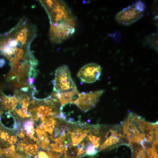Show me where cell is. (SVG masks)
Here are the masks:
<instances>
[{
    "instance_id": "obj_6",
    "label": "cell",
    "mask_w": 158,
    "mask_h": 158,
    "mask_svg": "<svg viewBox=\"0 0 158 158\" xmlns=\"http://www.w3.org/2000/svg\"><path fill=\"white\" fill-rule=\"evenodd\" d=\"M104 92V90H101L88 92H79L73 103L82 111H87L95 107Z\"/></svg>"
},
{
    "instance_id": "obj_7",
    "label": "cell",
    "mask_w": 158,
    "mask_h": 158,
    "mask_svg": "<svg viewBox=\"0 0 158 158\" xmlns=\"http://www.w3.org/2000/svg\"><path fill=\"white\" fill-rule=\"evenodd\" d=\"M143 16V12L138 11L133 3L118 12L115 16V19L119 24L128 26L141 18Z\"/></svg>"
},
{
    "instance_id": "obj_17",
    "label": "cell",
    "mask_w": 158,
    "mask_h": 158,
    "mask_svg": "<svg viewBox=\"0 0 158 158\" xmlns=\"http://www.w3.org/2000/svg\"><path fill=\"white\" fill-rule=\"evenodd\" d=\"M1 101L4 107L8 111H12L16 105L10 99L8 96L2 93Z\"/></svg>"
},
{
    "instance_id": "obj_18",
    "label": "cell",
    "mask_w": 158,
    "mask_h": 158,
    "mask_svg": "<svg viewBox=\"0 0 158 158\" xmlns=\"http://www.w3.org/2000/svg\"><path fill=\"white\" fill-rule=\"evenodd\" d=\"M147 41L149 45L155 50H158L157 34L154 33L147 37Z\"/></svg>"
},
{
    "instance_id": "obj_1",
    "label": "cell",
    "mask_w": 158,
    "mask_h": 158,
    "mask_svg": "<svg viewBox=\"0 0 158 158\" xmlns=\"http://www.w3.org/2000/svg\"><path fill=\"white\" fill-rule=\"evenodd\" d=\"M7 32L18 42L20 48H30L31 43L36 36V27L25 19L21 20Z\"/></svg>"
},
{
    "instance_id": "obj_19",
    "label": "cell",
    "mask_w": 158,
    "mask_h": 158,
    "mask_svg": "<svg viewBox=\"0 0 158 158\" xmlns=\"http://www.w3.org/2000/svg\"><path fill=\"white\" fill-rule=\"evenodd\" d=\"M56 0H41L40 2L48 14L55 4Z\"/></svg>"
},
{
    "instance_id": "obj_4",
    "label": "cell",
    "mask_w": 158,
    "mask_h": 158,
    "mask_svg": "<svg viewBox=\"0 0 158 158\" xmlns=\"http://www.w3.org/2000/svg\"><path fill=\"white\" fill-rule=\"evenodd\" d=\"M123 135L129 142L145 144L144 136L138 129L133 118V113H129L122 125Z\"/></svg>"
},
{
    "instance_id": "obj_21",
    "label": "cell",
    "mask_w": 158,
    "mask_h": 158,
    "mask_svg": "<svg viewBox=\"0 0 158 158\" xmlns=\"http://www.w3.org/2000/svg\"><path fill=\"white\" fill-rule=\"evenodd\" d=\"M38 154L35 158H49L48 155L44 152L40 151Z\"/></svg>"
},
{
    "instance_id": "obj_9",
    "label": "cell",
    "mask_w": 158,
    "mask_h": 158,
    "mask_svg": "<svg viewBox=\"0 0 158 158\" xmlns=\"http://www.w3.org/2000/svg\"><path fill=\"white\" fill-rule=\"evenodd\" d=\"M116 128H113L108 130L107 138L100 146L99 151L112 148L125 144L126 138Z\"/></svg>"
},
{
    "instance_id": "obj_22",
    "label": "cell",
    "mask_w": 158,
    "mask_h": 158,
    "mask_svg": "<svg viewBox=\"0 0 158 158\" xmlns=\"http://www.w3.org/2000/svg\"><path fill=\"white\" fill-rule=\"evenodd\" d=\"M35 78L32 77L28 78L27 80V83L29 86L33 85V84L35 83Z\"/></svg>"
},
{
    "instance_id": "obj_8",
    "label": "cell",
    "mask_w": 158,
    "mask_h": 158,
    "mask_svg": "<svg viewBox=\"0 0 158 158\" xmlns=\"http://www.w3.org/2000/svg\"><path fill=\"white\" fill-rule=\"evenodd\" d=\"M102 70V67L98 64L90 63L81 68L77 76L82 82L92 83L100 79Z\"/></svg>"
},
{
    "instance_id": "obj_2",
    "label": "cell",
    "mask_w": 158,
    "mask_h": 158,
    "mask_svg": "<svg viewBox=\"0 0 158 158\" xmlns=\"http://www.w3.org/2000/svg\"><path fill=\"white\" fill-rule=\"evenodd\" d=\"M52 83L54 86V92L56 93L69 91L77 88L68 67L66 65H63L56 69Z\"/></svg>"
},
{
    "instance_id": "obj_16",
    "label": "cell",
    "mask_w": 158,
    "mask_h": 158,
    "mask_svg": "<svg viewBox=\"0 0 158 158\" xmlns=\"http://www.w3.org/2000/svg\"><path fill=\"white\" fill-rule=\"evenodd\" d=\"M22 157L16 152L14 145L6 148H0V158H20Z\"/></svg>"
},
{
    "instance_id": "obj_14",
    "label": "cell",
    "mask_w": 158,
    "mask_h": 158,
    "mask_svg": "<svg viewBox=\"0 0 158 158\" xmlns=\"http://www.w3.org/2000/svg\"><path fill=\"white\" fill-rule=\"evenodd\" d=\"M128 146L133 153V158H146L145 146L140 143L129 142Z\"/></svg>"
},
{
    "instance_id": "obj_10",
    "label": "cell",
    "mask_w": 158,
    "mask_h": 158,
    "mask_svg": "<svg viewBox=\"0 0 158 158\" xmlns=\"http://www.w3.org/2000/svg\"><path fill=\"white\" fill-rule=\"evenodd\" d=\"M34 141L30 138L20 141L17 143V150L23 154L34 156L38 150V147Z\"/></svg>"
},
{
    "instance_id": "obj_20",
    "label": "cell",
    "mask_w": 158,
    "mask_h": 158,
    "mask_svg": "<svg viewBox=\"0 0 158 158\" xmlns=\"http://www.w3.org/2000/svg\"><path fill=\"white\" fill-rule=\"evenodd\" d=\"M134 4L135 7L139 11L143 12L145 10V6L141 1H138Z\"/></svg>"
},
{
    "instance_id": "obj_23",
    "label": "cell",
    "mask_w": 158,
    "mask_h": 158,
    "mask_svg": "<svg viewBox=\"0 0 158 158\" xmlns=\"http://www.w3.org/2000/svg\"><path fill=\"white\" fill-rule=\"evenodd\" d=\"M6 61L3 58H0V68L3 67L6 64Z\"/></svg>"
},
{
    "instance_id": "obj_5",
    "label": "cell",
    "mask_w": 158,
    "mask_h": 158,
    "mask_svg": "<svg viewBox=\"0 0 158 158\" xmlns=\"http://www.w3.org/2000/svg\"><path fill=\"white\" fill-rule=\"evenodd\" d=\"M133 118L146 142L152 144L158 141V122L152 123L147 121L142 117L133 113Z\"/></svg>"
},
{
    "instance_id": "obj_3",
    "label": "cell",
    "mask_w": 158,
    "mask_h": 158,
    "mask_svg": "<svg viewBox=\"0 0 158 158\" xmlns=\"http://www.w3.org/2000/svg\"><path fill=\"white\" fill-rule=\"evenodd\" d=\"M50 24L49 37L54 43L63 42L71 37L75 31V18L58 24Z\"/></svg>"
},
{
    "instance_id": "obj_13",
    "label": "cell",
    "mask_w": 158,
    "mask_h": 158,
    "mask_svg": "<svg viewBox=\"0 0 158 158\" xmlns=\"http://www.w3.org/2000/svg\"><path fill=\"white\" fill-rule=\"evenodd\" d=\"M8 130L5 128L0 129V143L1 146L6 148L8 145L15 144L18 141L17 135Z\"/></svg>"
},
{
    "instance_id": "obj_15",
    "label": "cell",
    "mask_w": 158,
    "mask_h": 158,
    "mask_svg": "<svg viewBox=\"0 0 158 158\" xmlns=\"http://www.w3.org/2000/svg\"><path fill=\"white\" fill-rule=\"evenodd\" d=\"M34 124L33 120L31 118L24 121L23 123L22 128H21L27 137L36 141V138L34 136L35 131Z\"/></svg>"
},
{
    "instance_id": "obj_11",
    "label": "cell",
    "mask_w": 158,
    "mask_h": 158,
    "mask_svg": "<svg viewBox=\"0 0 158 158\" xmlns=\"http://www.w3.org/2000/svg\"><path fill=\"white\" fill-rule=\"evenodd\" d=\"M79 92L77 88L66 92L56 93L54 92L51 95L59 101L61 107L68 104L73 103Z\"/></svg>"
},
{
    "instance_id": "obj_24",
    "label": "cell",
    "mask_w": 158,
    "mask_h": 158,
    "mask_svg": "<svg viewBox=\"0 0 158 158\" xmlns=\"http://www.w3.org/2000/svg\"><path fill=\"white\" fill-rule=\"evenodd\" d=\"M29 89V86L28 87H23L21 88L20 89V90L21 91L26 92L28 91Z\"/></svg>"
},
{
    "instance_id": "obj_12",
    "label": "cell",
    "mask_w": 158,
    "mask_h": 158,
    "mask_svg": "<svg viewBox=\"0 0 158 158\" xmlns=\"http://www.w3.org/2000/svg\"><path fill=\"white\" fill-rule=\"evenodd\" d=\"M36 135V142L42 149L46 150L49 148L50 140L48 134L43 127V123L37 126L35 130Z\"/></svg>"
}]
</instances>
